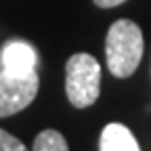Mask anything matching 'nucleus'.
Listing matches in <instances>:
<instances>
[{
    "label": "nucleus",
    "mask_w": 151,
    "mask_h": 151,
    "mask_svg": "<svg viewBox=\"0 0 151 151\" xmlns=\"http://www.w3.org/2000/svg\"><path fill=\"white\" fill-rule=\"evenodd\" d=\"M145 40L141 27L130 19L113 21L105 38L107 67L116 78H128L137 71L143 59Z\"/></svg>",
    "instance_id": "1"
},
{
    "label": "nucleus",
    "mask_w": 151,
    "mask_h": 151,
    "mask_svg": "<svg viewBox=\"0 0 151 151\" xmlns=\"http://www.w3.org/2000/svg\"><path fill=\"white\" fill-rule=\"evenodd\" d=\"M65 92L73 107H90L101 94V65L88 52H76L65 63Z\"/></svg>",
    "instance_id": "2"
},
{
    "label": "nucleus",
    "mask_w": 151,
    "mask_h": 151,
    "mask_svg": "<svg viewBox=\"0 0 151 151\" xmlns=\"http://www.w3.org/2000/svg\"><path fill=\"white\" fill-rule=\"evenodd\" d=\"M40 78L36 71L15 73V71H0V118H9L23 111L36 99Z\"/></svg>",
    "instance_id": "3"
},
{
    "label": "nucleus",
    "mask_w": 151,
    "mask_h": 151,
    "mask_svg": "<svg viewBox=\"0 0 151 151\" xmlns=\"http://www.w3.org/2000/svg\"><path fill=\"white\" fill-rule=\"evenodd\" d=\"M0 63H2V69L15 71V73L36 71L38 52L32 44H27L23 40H11L4 44L2 52H0Z\"/></svg>",
    "instance_id": "4"
},
{
    "label": "nucleus",
    "mask_w": 151,
    "mask_h": 151,
    "mask_svg": "<svg viewBox=\"0 0 151 151\" xmlns=\"http://www.w3.org/2000/svg\"><path fill=\"white\" fill-rule=\"evenodd\" d=\"M99 151H141L134 134L118 122H111L103 128L99 139Z\"/></svg>",
    "instance_id": "5"
},
{
    "label": "nucleus",
    "mask_w": 151,
    "mask_h": 151,
    "mask_svg": "<svg viewBox=\"0 0 151 151\" xmlns=\"http://www.w3.org/2000/svg\"><path fill=\"white\" fill-rule=\"evenodd\" d=\"M32 151H69L65 137L59 130H42L34 141V149Z\"/></svg>",
    "instance_id": "6"
},
{
    "label": "nucleus",
    "mask_w": 151,
    "mask_h": 151,
    "mask_svg": "<svg viewBox=\"0 0 151 151\" xmlns=\"http://www.w3.org/2000/svg\"><path fill=\"white\" fill-rule=\"evenodd\" d=\"M0 151H27V147L11 132L0 128Z\"/></svg>",
    "instance_id": "7"
},
{
    "label": "nucleus",
    "mask_w": 151,
    "mask_h": 151,
    "mask_svg": "<svg viewBox=\"0 0 151 151\" xmlns=\"http://www.w3.org/2000/svg\"><path fill=\"white\" fill-rule=\"evenodd\" d=\"M94 4H97L99 9H113V6H118V4H124L126 0H92Z\"/></svg>",
    "instance_id": "8"
}]
</instances>
